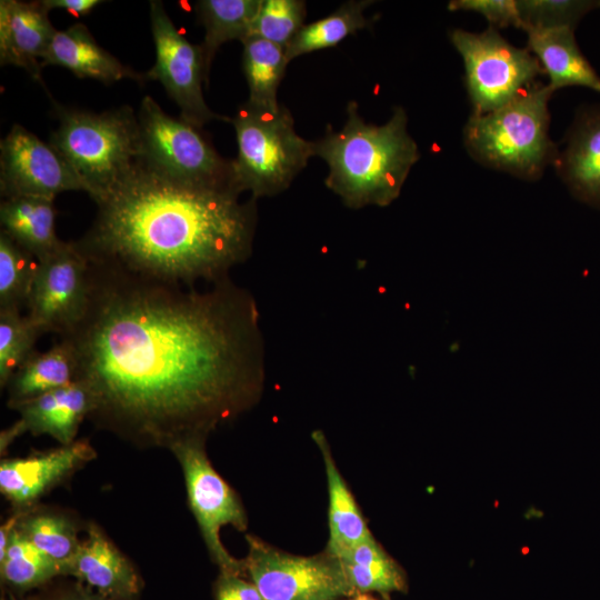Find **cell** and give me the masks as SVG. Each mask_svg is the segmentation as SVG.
Returning <instances> with one entry per match:
<instances>
[{
	"label": "cell",
	"mask_w": 600,
	"mask_h": 600,
	"mask_svg": "<svg viewBox=\"0 0 600 600\" xmlns=\"http://www.w3.org/2000/svg\"><path fill=\"white\" fill-rule=\"evenodd\" d=\"M48 13L40 1H0V63L22 68L41 83V59L57 31Z\"/></svg>",
	"instance_id": "18"
},
{
	"label": "cell",
	"mask_w": 600,
	"mask_h": 600,
	"mask_svg": "<svg viewBox=\"0 0 600 600\" xmlns=\"http://www.w3.org/2000/svg\"><path fill=\"white\" fill-rule=\"evenodd\" d=\"M553 166L577 200L600 210V104L578 111Z\"/></svg>",
	"instance_id": "17"
},
{
	"label": "cell",
	"mask_w": 600,
	"mask_h": 600,
	"mask_svg": "<svg viewBox=\"0 0 600 600\" xmlns=\"http://www.w3.org/2000/svg\"><path fill=\"white\" fill-rule=\"evenodd\" d=\"M338 559L356 594L373 591L387 594L407 590L403 570L382 549L373 536Z\"/></svg>",
	"instance_id": "25"
},
{
	"label": "cell",
	"mask_w": 600,
	"mask_h": 600,
	"mask_svg": "<svg viewBox=\"0 0 600 600\" xmlns=\"http://www.w3.org/2000/svg\"><path fill=\"white\" fill-rule=\"evenodd\" d=\"M450 41L463 59L472 114L502 107L544 74L528 48L512 46L491 26L482 32L454 29Z\"/></svg>",
	"instance_id": "8"
},
{
	"label": "cell",
	"mask_w": 600,
	"mask_h": 600,
	"mask_svg": "<svg viewBox=\"0 0 600 600\" xmlns=\"http://www.w3.org/2000/svg\"><path fill=\"white\" fill-rule=\"evenodd\" d=\"M0 191L3 198L53 199L64 191L88 189L70 162L20 124H13L0 142Z\"/></svg>",
	"instance_id": "12"
},
{
	"label": "cell",
	"mask_w": 600,
	"mask_h": 600,
	"mask_svg": "<svg viewBox=\"0 0 600 600\" xmlns=\"http://www.w3.org/2000/svg\"><path fill=\"white\" fill-rule=\"evenodd\" d=\"M528 50L539 61L554 92L564 87H584L600 92V77L582 54L570 28L528 29Z\"/></svg>",
	"instance_id": "20"
},
{
	"label": "cell",
	"mask_w": 600,
	"mask_h": 600,
	"mask_svg": "<svg viewBox=\"0 0 600 600\" xmlns=\"http://www.w3.org/2000/svg\"><path fill=\"white\" fill-rule=\"evenodd\" d=\"M261 0H200L196 13L204 27V39L200 44L206 73L209 79L211 62L218 49L228 41H243L251 36Z\"/></svg>",
	"instance_id": "24"
},
{
	"label": "cell",
	"mask_w": 600,
	"mask_h": 600,
	"mask_svg": "<svg viewBox=\"0 0 600 600\" xmlns=\"http://www.w3.org/2000/svg\"><path fill=\"white\" fill-rule=\"evenodd\" d=\"M17 528L41 552L62 567L63 576L66 566L81 543L77 521L56 509L33 506L23 509Z\"/></svg>",
	"instance_id": "26"
},
{
	"label": "cell",
	"mask_w": 600,
	"mask_h": 600,
	"mask_svg": "<svg viewBox=\"0 0 600 600\" xmlns=\"http://www.w3.org/2000/svg\"><path fill=\"white\" fill-rule=\"evenodd\" d=\"M373 1L350 0L329 16L304 24L286 48L288 62L302 54L337 46L347 37L369 28L372 21L364 10Z\"/></svg>",
	"instance_id": "27"
},
{
	"label": "cell",
	"mask_w": 600,
	"mask_h": 600,
	"mask_svg": "<svg viewBox=\"0 0 600 600\" xmlns=\"http://www.w3.org/2000/svg\"><path fill=\"white\" fill-rule=\"evenodd\" d=\"M23 509L16 510L0 527V559L4 556L12 532L18 526Z\"/></svg>",
	"instance_id": "38"
},
{
	"label": "cell",
	"mask_w": 600,
	"mask_h": 600,
	"mask_svg": "<svg viewBox=\"0 0 600 600\" xmlns=\"http://www.w3.org/2000/svg\"><path fill=\"white\" fill-rule=\"evenodd\" d=\"M42 600H109L86 586H64L48 593Z\"/></svg>",
	"instance_id": "36"
},
{
	"label": "cell",
	"mask_w": 600,
	"mask_h": 600,
	"mask_svg": "<svg viewBox=\"0 0 600 600\" xmlns=\"http://www.w3.org/2000/svg\"><path fill=\"white\" fill-rule=\"evenodd\" d=\"M214 600H264L258 588L246 577L221 573L213 586Z\"/></svg>",
	"instance_id": "35"
},
{
	"label": "cell",
	"mask_w": 600,
	"mask_h": 600,
	"mask_svg": "<svg viewBox=\"0 0 600 600\" xmlns=\"http://www.w3.org/2000/svg\"><path fill=\"white\" fill-rule=\"evenodd\" d=\"M306 14L307 6L302 0H261L251 36L287 48L304 26Z\"/></svg>",
	"instance_id": "33"
},
{
	"label": "cell",
	"mask_w": 600,
	"mask_h": 600,
	"mask_svg": "<svg viewBox=\"0 0 600 600\" xmlns=\"http://www.w3.org/2000/svg\"><path fill=\"white\" fill-rule=\"evenodd\" d=\"M47 11L56 8L64 9L74 16H86L99 4L101 0H41Z\"/></svg>",
	"instance_id": "37"
},
{
	"label": "cell",
	"mask_w": 600,
	"mask_h": 600,
	"mask_svg": "<svg viewBox=\"0 0 600 600\" xmlns=\"http://www.w3.org/2000/svg\"><path fill=\"white\" fill-rule=\"evenodd\" d=\"M312 439L323 459L329 494V541L324 551L338 558L372 534L334 462L326 436L316 430Z\"/></svg>",
	"instance_id": "21"
},
{
	"label": "cell",
	"mask_w": 600,
	"mask_h": 600,
	"mask_svg": "<svg viewBox=\"0 0 600 600\" xmlns=\"http://www.w3.org/2000/svg\"><path fill=\"white\" fill-rule=\"evenodd\" d=\"M53 199L41 197L3 198L0 204L1 231L41 261L64 241L56 233Z\"/></svg>",
	"instance_id": "22"
},
{
	"label": "cell",
	"mask_w": 600,
	"mask_h": 600,
	"mask_svg": "<svg viewBox=\"0 0 600 600\" xmlns=\"http://www.w3.org/2000/svg\"><path fill=\"white\" fill-rule=\"evenodd\" d=\"M87 537L66 566L63 576L78 581L109 600H136L142 589L132 562L94 522L87 526Z\"/></svg>",
	"instance_id": "16"
},
{
	"label": "cell",
	"mask_w": 600,
	"mask_h": 600,
	"mask_svg": "<svg viewBox=\"0 0 600 600\" xmlns=\"http://www.w3.org/2000/svg\"><path fill=\"white\" fill-rule=\"evenodd\" d=\"M521 29L576 30L580 20L600 8L598 0H519L517 1Z\"/></svg>",
	"instance_id": "32"
},
{
	"label": "cell",
	"mask_w": 600,
	"mask_h": 600,
	"mask_svg": "<svg viewBox=\"0 0 600 600\" xmlns=\"http://www.w3.org/2000/svg\"><path fill=\"white\" fill-rule=\"evenodd\" d=\"M88 261L86 310L59 338L73 349L97 427L170 449L256 404L263 343L247 290L229 277L198 290Z\"/></svg>",
	"instance_id": "1"
},
{
	"label": "cell",
	"mask_w": 600,
	"mask_h": 600,
	"mask_svg": "<svg viewBox=\"0 0 600 600\" xmlns=\"http://www.w3.org/2000/svg\"><path fill=\"white\" fill-rule=\"evenodd\" d=\"M347 114L342 128L329 126L324 137L313 141L314 157L329 168L324 184L351 209L389 206L420 158L407 129V112L396 107L384 124L376 126L363 120L356 101H349Z\"/></svg>",
	"instance_id": "3"
},
{
	"label": "cell",
	"mask_w": 600,
	"mask_h": 600,
	"mask_svg": "<svg viewBox=\"0 0 600 600\" xmlns=\"http://www.w3.org/2000/svg\"><path fill=\"white\" fill-rule=\"evenodd\" d=\"M156 62L144 74L159 81L180 109V119L201 129L206 123L231 118L213 112L206 103L202 84L208 83L200 46L190 43L176 28L161 1L149 2Z\"/></svg>",
	"instance_id": "11"
},
{
	"label": "cell",
	"mask_w": 600,
	"mask_h": 600,
	"mask_svg": "<svg viewBox=\"0 0 600 600\" xmlns=\"http://www.w3.org/2000/svg\"><path fill=\"white\" fill-rule=\"evenodd\" d=\"M233 123L238 153L231 160V186L253 199L284 191L314 157V142L294 130L291 112L280 104L264 108L248 101L239 106Z\"/></svg>",
	"instance_id": "6"
},
{
	"label": "cell",
	"mask_w": 600,
	"mask_h": 600,
	"mask_svg": "<svg viewBox=\"0 0 600 600\" xmlns=\"http://www.w3.org/2000/svg\"><path fill=\"white\" fill-rule=\"evenodd\" d=\"M2 582L18 592H26L62 576V567L41 552L18 528L11 534L0 559Z\"/></svg>",
	"instance_id": "29"
},
{
	"label": "cell",
	"mask_w": 600,
	"mask_h": 600,
	"mask_svg": "<svg viewBox=\"0 0 600 600\" xmlns=\"http://www.w3.org/2000/svg\"><path fill=\"white\" fill-rule=\"evenodd\" d=\"M10 600H30V599H10Z\"/></svg>",
	"instance_id": "40"
},
{
	"label": "cell",
	"mask_w": 600,
	"mask_h": 600,
	"mask_svg": "<svg viewBox=\"0 0 600 600\" xmlns=\"http://www.w3.org/2000/svg\"><path fill=\"white\" fill-rule=\"evenodd\" d=\"M169 450L181 467L189 507L211 560L221 573L246 577L242 560L232 557L223 547L220 530L224 526H232L246 532L247 512L236 491L211 464L206 453V438L186 439Z\"/></svg>",
	"instance_id": "10"
},
{
	"label": "cell",
	"mask_w": 600,
	"mask_h": 600,
	"mask_svg": "<svg viewBox=\"0 0 600 600\" xmlns=\"http://www.w3.org/2000/svg\"><path fill=\"white\" fill-rule=\"evenodd\" d=\"M39 261L0 231V309L28 306Z\"/></svg>",
	"instance_id": "30"
},
{
	"label": "cell",
	"mask_w": 600,
	"mask_h": 600,
	"mask_svg": "<svg viewBox=\"0 0 600 600\" xmlns=\"http://www.w3.org/2000/svg\"><path fill=\"white\" fill-rule=\"evenodd\" d=\"M89 291V261L74 241L39 261L27 316L42 333L67 334L81 319Z\"/></svg>",
	"instance_id": "13"
},
{
	"label": "cell",
	"mask_w": 600,
	"mask_h": 600,
	"mask_svg": "<svg viewBox=\"0 0 600 600\" xmlns=\"http://www.w3.org/2000/svg\"><path fill=\"white\" fill-rule=\"evenodd\" d=\"M77 363L72 347L59 339L43 352L34 351L6 384L7 404L12 407L76 381Z\"/></svg>",
	"instance_id": "23"
},
{
	"label": "cell",
	"mask_w": 600,
	"mask_h": 600,
	"mask_svg": "<svg viewBox=\"0 0 600 600\" xmlns=\"http://www.w3.org/2000/svg\"><path fill=\"white\" fill-rule=\"evenodd\" d=\"M350 600H377L369 593H359L353 597H350Z\"/></svg>",
	"instance_id": "39"
},
{
	"label": "cell",
	"mask_w": 600,
	"mask_h": 600,
	"mask_svg": "<svg viewBox=\"0 0 600 600\" xmlns=\"http://www.w3.org/2000/svg\"><path fill=\"white\" fill-rule=\"evenodd\" d=\"M11 409L18 411L19 419L0 432L1 453L26 432L50 436L61 446L72 443L81 422L90 414L91 400L87 388L76 380Z\"/></svg>",
	"instance_id": "15"
},
{
	"label": "cell",
	"mask_w": 600,
	"mask_h": 600,
	"mask_svg": "<svg viewBox=\"0 0 600 600\" xmlns=\"http://www.w3.org/2000/svg\"><path fill=\"white\" fill-rule=\"evenodd\" d=\"M448 9L479 13L496 29L510 26L521 29L518 4L513 0H453Z\"/></svg>",
	"instance_id": "34"
},
{
	"label": "cell",
	"mask_w": 600,
	"mask_h": 600,
	"mask_svg": "<svg viewBox=\"0 0 600 600\" xmlns=\"http://www.w3.org/2000/svg\"><path fill=\"white\" fill-rule=\"evenodd\" d=\"M244 576L264 600H339L356 596L340 560L327 551L298 556L246 534Z\"/></svg>",
	"instance_id": "9"
},
{
	"label": "cell",
	"mask_w": 600,
	"mask_h": 600,
	"mask_svg": "<svg viewBox=\"0 0 600 600\" xmlns=\"http://www.w3.org/2000/svg\"><path fill=\"white\" fill-rule=\"evenodd\" d=\"M242 67L249 87L248 102L278 109V88L284 77L286 48L263 38L251 36L242 41Z\"/></svg>",
	"instance_id": "28"
},
{
	"label": "cell",
	"mask_w": 600,
	"mask_h": 600,
	"mask_svg": "<svg viewBox=\"0 0 600 600\" xmlns=\"http://www.w3.org/2000/svg\"><path fill=\"white\" fill-rule=\"evenodd\" d=\"M552 93L548 84L537 81L502 107L471 114L463 128L470 156L521 179H539L558 154L549 136Z\"/></svg>",
	"instance_id": "4"
},
{
	"label": "cell",
	"mask_w": 600,
	"mask_h": 600,
	"mask_svg": "<svg viewBox=\"0 0 600 600\" xmlns=\"http://www.w3.org/2000/svg\"><path fill=\"white\" fill-rule=\"evenodd\" d=\"M173 180L141 160L98 198L78 249L90 260L194 286L228 278L252 251L256 199Z\"/></svg>",
	"instance_id": "2"
},
{
	"label": "cell",
	"mask_w": 600,
	"mask_h": 600,
	"mask_svg": "<svg viewBox=\"0 0 600 600\" xmlns=\"http://www.w3.org/2000/svg\"><path fill=\"white\" fill-rule=\"evenodd\" d=\"M41 66L63 67L78 78H90L104 83L122 79H146L144 74L137 73L101 48L83 23L57 30L41 59Z\"/></svg>",
	"instance_id": "19"
},
{
	"label": "cell",
	"mask_w": 600,
	"mask_h": 600,
	"mask_svg": "<svg viewBox=\"0 0 600 600\" xmlns=\"http://www.w3.org/2000/svg\"><path fill=\"white\" fill-rule=\"evenodd\" d=\"M43 333L19 309H0V386L4 388L12 373L36 351Z\"/></svg>",
	"instance_id": "31"
},
{
	"label": "cell",
	"mask_w": 600,
	"mask_h": 600,
	"mask_svg": "<svg viewBox=\"0 0 600 600\" xmlns=\"http://www.w3.org/2000/svg\"><path fill=\"white\" fill-rule=\"evenodd\" d=\"M137 116L146 164L182 183L233 190L231 160L222 158L200 129L170 117L150 96L143 97Z\"/></svg>",
	"instance_id": "7"
},
{
	"label": "cell",
	"mask_w": 600,
	"mask_h": 600,
	"mask_svg": "<svg viewBox=\"0 0 600 600\" xmlns=\"http://www.w3.org/2000/svg\"><path fill=\"white\" fill-rule=\"evenodd\" d=\"M50 143L70 162L96 201L142 160L138 116L124 106L101 113L58 107Z\"/></svg>",
	"instance_id": "5"
},
{
	"label": "cell",
	"mask_w": 600,
	"mask_h": 600,
	"mask_svg": "<svg viewBox=\"0 0 600 600\" xmlns=\"http://www.w3.org/2000/svg\"><path fill=\"white\" fill-rule=\"evenodd\" d=\"M96 458L88 439L27 457L6 458L0 462V491L16 510L28 509L50 489Z\"/></svg>",
	"instance_id": "14"
}]
</instances>
